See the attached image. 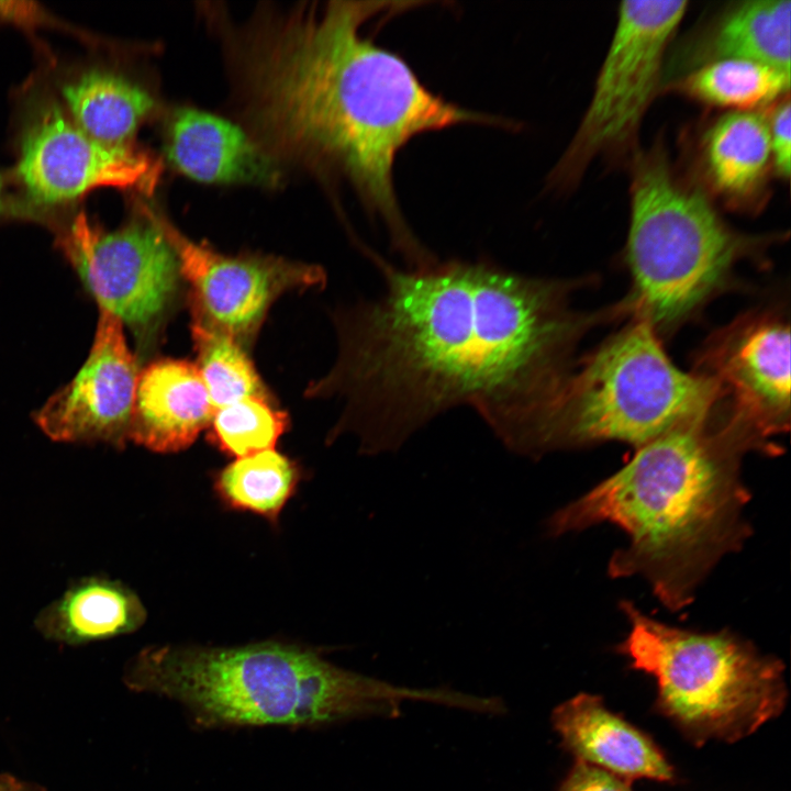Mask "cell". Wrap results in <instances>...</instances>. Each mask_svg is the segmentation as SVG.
Instances as JSON below:
<instances>
[{"label":"cell","instance_id":"6da1fadb","mask_svg":"<svg viewBox=\"0 0 791 791\" xmlns=\"http://www.w3.org/2000/svg\"><path fill=\"white\" fill-rule=\"evenodd\" d=\"M369 254L385 291L332 313L335 361L305 390L343 402L330 439L352 434L365 455L397 452L460 405L490 424L530 403L571 366L590 324L570 307V281L486 260L401 269Z\"/></svg>","mask_w":791,"mask_h":791},{"label":"cell","instance_id":"7a4b0ae2","mask_svg":"<svg viewBox=\"0 0 791 791\" xmlns=\"http://www.w3.org/2000/svg\"><path fill=\"white\" fill-rule=\"evenodd\" d=\"M392 3L331 1L261 26L244 58L255 123L274 149L346 178L387 226L408 263L430 260L402 216L393 186L399 151L453 125H503L433 93L408 63L361 35Z\"/></svg>","mask_w":791,"mask_h":791},{"label":"cell","instance_id":"3957f363","mask_svg":"<svg viewBox=\"0 0 791 791\" xmlns=\"http://www.w3.org/2000/svg\"><path fill=\"white\" fill-rule=\"evenodd\" d=\"M748 452L757 450L712 415L680 424L555 511L545 534L558 537L601 523L620 527L627 543L612 555L609 575L642 577L667 609L679 611L750 535L744 513L750 493L740 475Z\"/></svg>","mask_w":791,"mask_h":791},{"label":"cell","instance_id":"277c9868","mask_svg":"<svg viewBox=\"0 0 791 791\" xmlns=\"http://www.w3.org/2000/svg\"><path fill=\"white\" fill-rule=\"evenodd\" d=\"M123 681L135 692L179 703L204 728L319 727L370 716L397 717L405 700L453 706L446 688L412 689L338 667L301 646L163 645L141 650Z\"/></svg>","mask_w":791,"mask_h":791},{"label":"cell","instance_id":"5b68a950","mask_svg":"<svg viewBox=\"0 0 791 791\" xmlns=\"http://www.w3.org/2000/svg\"><path fill=\"white\" fill-rule=\"evenodd\" d=\"M716 400L715 385L679 369L655 327L634 316L534 401L490 428L509 450L535 459L605 442L637 448L680 424L709 417Z\"/></svg>","mask_w":791,"mask_h":791},{"label":"cell","instance_id":"8992f818","mask_svg":"<svg viewBox=\"0 0 791 791\" xmlns=\"http://www.w3.org/2000/svg\"><path fill=\"white\" fill-rule=\"evenodd\" d=\"M773 239L731 227L699 185L677 176L660 143L636 152L625 244L632 289L617 311L646 319L657 332L676 326Z\"/></svg>","mask_w":791,"mask_h":791},{"label":"cell","instance_id":"52a82bcc","mask_svg":"<svg viewBox=\"0 0 791 791\" xmlns=\"http://www.w3.org/2000/svg\"><path fill=\"white\" fill-rule=\"evenodd\" d=\"M630 631L617 651L656 682L657 710L693 744L739 740L787 703L783 665L729 631L697 632L622 601Z\"/></svg>","mask_w":791,"mask_h":791},{"label":"cell","instance_id":"ba28073f","mask_svg":"<svg viewBox=\"0 0 791 791\" xmlns=\"http://www.w3.org/2000/svg\"><path fill=\"white\" fill-rule=\"evenodd\" d=\"M57 244L100 311L133 335L141 366L154 359L187 287L158 212L141 203L120 227L108 231L77 213L57 230Z\"/></svg>","mask_w":791,"mask_h":791},{"label":"cell","instance_id":"9c48e42d","mask_svg":"<svg viewBox=\"0 0 791 791\" xmlns=\"http://www.w3.org/2000/svg\"><path fill=\"white\" fill-rule=\"evenodd\" d=\"M688 1L628 0L600 68L592 98L552 182L576 183L599 155L634 149L642 119L659 90L666 49Z\"/></svg>","mask_w":791,"mask_h":791},{"label":"cell","instance_id":"30bf717a","mask_svg":"<svg viewBox=\"0 0 791 791\" xmlns=\"http://www.w3.org/2000/svg\"><path fill=\"white\" fill-rule=\"evenodd\" d=\"M14 176L43 223L57 229L53 211L100 187L151 193L160 164L127 145H108L88 135L56 98L35 99L25 112Z\"/></svg>","mask_w":791,"mask_h":791},{"label":"cell","instance_id":"8fae6325","mask_svg":"<svg viewBox=\"0 0 791 791\" xmlns=\"http://www.w3.org/2000/svg\"><path fill=\"white\" fill-rule=\"evenodd\" d=\"M695 372L716 387L713 416L776 454L790 425V327L772 311L739 316L704 344Z\"/></svg>","mask_w":791,"mask_h":791},{"label":"cell","instance_id":"7c38bea8","mask_svg":"<svg viewBox=\"0 0 791 791\" xmlns=\"http://www.w3.org/2000/svg\"><path fill=\"white\" fill-rule=\"evenodd\" d=\"M187 287L190 315L252 348L271 305L282 296L324 285L313 264L264 254L229 255L197 243L158 213Z\"/></svg>","mask_w":791,"mask_h":791},{"label":"cell","instance_id":"4fadbf2b","mask_svg":"<svg viewBox=\"0 0 791 791\" xmlns=\"http://www.w3.org/2000/svg\"><path fill=\"white\" fill-rule=\"evenodd\" d=\"M141 368L122 322L100 311L86 361L35 413V423L53 441L124 448Z\"/></svg>","mask_w":791,"mask_h":791},{"label":"cell","instance_id":"5bb4252c","mask_svg":"<svg viewBox=\"0 0 791 791\" xmlns=\"http://www.w3.org/2000/svg\"><path fill=\"white\" fill-rule=\"evenodd\" d=\"M552 723L562 747L578 761L628 782L675 779L671 765L655 742L610 711L598 695L580 693L561 703L554 710Z\"/></svg>","mask_w":791,"mask_h":791},{"label":"cell","instance_id":"9a60e30c","mask_svg":"<svg viewBox=\"0 0 791 791\" xmlns=\"http://www.w3.org/2000/svg\"><path fill=\"white\" fill-rule=\"evenodd\" d=\"M213 411L193 363L152 359L138 374L130 441L157 453L186 449L209 427Z\"/></svg>","mask_w":791,"mask_h":791},{"label":"cell","instance_id":"2e32d148","mask_svg":"<svg viewBox=\"0 0 791 791\" xmlns=\"http://www.w3.org/2000/svg\"><path fill=\"white\" fill-rule=\"evenodd\" d=\"M697 149L700 187L708 196L739 211L764 205L772 169L765 113L729 111L715 118L700 134Z\"/></svg>","mask_w":791,"mask_h":791},{"label":"cell","instance_id":"e0dca14e","mask_svg":"<svg viewBox=\"0 0 791 791\" xmlns=\"http://www.w3.org/2000/svg\"><path fill=\"white\" fill-rule=\"evenodd\" d=\"M165 148L174 167L200 182H270L276 178L272 159L238 125L197 109L175 111Z\"/></svg>","mask_w":791,"mask_h":791},{"label":"cell","instance_id":"ac0fdd59","mask_svg":"<svg viewBox=\"0 0 791 791\" xmlns=\"http://www.w3.org/2000/svg\"><path fill=\"white\" fill-rule=\"evenodd\" d=\"M789 0L734 2L683 44V74L720 59H747L790 74Z\"/></svg>","mask_w":791,"mask_h":791},{"label":"cell","instance_id":"d6986e66","mask_svg":"<svg viewBox=\"0 0 791 791\" xmlns=\"http://www.w3.org/2000/svg\"><path fill=\"white\" fill-rule=\"evenodd\" d=\"M145 619L141 600L127 587L87 577L45 606L35 619V627L46 639L70 646L132 633Z\"/></svg>","mask_w":791,"mask_h":791},{"label":"cell","instance_id":"ffe728a7","mask_svg":"<svg viewBox=\"0 0 791 791\" xmlns=\"http://www.w3.org/2000/svg\"><path fill=\"white\" fill-rule=\"evenodd\" d=\"M59 90L63 107L73 121L108 145H127L155 108L153 98L142 87L98 66L73 74Z\"/></svg>","mask_w":791,"mask_h":791},{"label":"cell","instance_id":"44dd1931","mask_svg":"<svg viewBox=\"0 0 791 791\" xmlns=\"http://www.w3.org/2000/svg\"><path fill=\"white\" fill-rule=\"evenodd\" d=\"M667 90L705 105L756 111L789 94L790 74L747 59H720L673 79Z\"/></svg>","mask_w":791,"mask_h":791},{"label":"cell","instance_id":"7402d4cb","mask_svg":"<svg viewBox=\"0 0 791 791\" xmlns=\"http://www.w3.org/2000/svg\"><path fill=\"white\" fill-rule=\"evenodd\" d=\"M194 363L213 410L247 397L275 399L263 381L249 350L231 335L190 315Z\"/></svg>","mask_w":791,"mask_h":791},{"label":"cell","instance_id":"603a6c76","mask_svg":"<svg viewBox=\"0 0 791 791\" xmlns=\"http://www.w3.org/2000/svg\"><path fill=\"white\" fill-rule=\"evenodd\" d=\"M299 479L294 461L268 449L236 458L220 471L215 488L231 508L276 520Z\"/></svg>","mask_w":791,"mask_h":791},{"label":"cell","instance_id":"cb8c5ba5","mask_svg":"<svg viewBox=\"0 0 791 791\" xmlns=\"http://www.w3.org/2000/svg\"><path fill=\"white\" fill-rule=\"evenodd\" d=\"M289 423L275 399L247 397L215 409L208 428L222 452L241 458L274 449Z\"/></svg>","mask_w":791,"mask_h":791},{"label":"cell","instance_id":"d4e9b609","mask_svg":"<svg viewBox=\"0 0 791 791\" xmlns=\"http://www.w3.org/2000/svg\"><path fill=\"white\" fill-rule=\"evenodd\" d=\"M772 169L783 179L790 176V158H791V104L789 94L782 97L773 103L766 113Z\"/></svg>","mask_w":791,"mask_h":791},{"label":"cell","instance_id":"484cf974","mask_svg":"<svg viewBox=\"0 0 791 791\" xmlns=\"http://www.w3.org/2000/svg\"><path fill=\"white\" fill-rule=\"evenodd\" d=\"M557 791H632L630 782L576 760Z\"/></svg>","mask_w":791,"mask_h":791},{"label":"cell","instance_id":"4316f807","mask_svg":"<svg viewBox=\"0 0 791 791\" xmlns=\"http://www.w3.org/2000/svg\"><path fill=\"white\" fill-rule=\"evenodd\" d=\"M18 218L42 222L38 213L22 197L9 191V178L0 171V218Z\"/></svg>","mask_w":791,"mask_h":791},{"label":"cell","instance_id":"83f0119b","mask_svg":"<svg viewBox=\"0 0 791 791\" xmlns=\"http://www.w3.org/2000/svg\"><path fill=\"white\" fill-rule=\"evenodd\" d=\"M0 791H45L42 787L20 780L7 773H0Z\"/></svg>","mask_w":791,"mask_h":791}]
</instances>
